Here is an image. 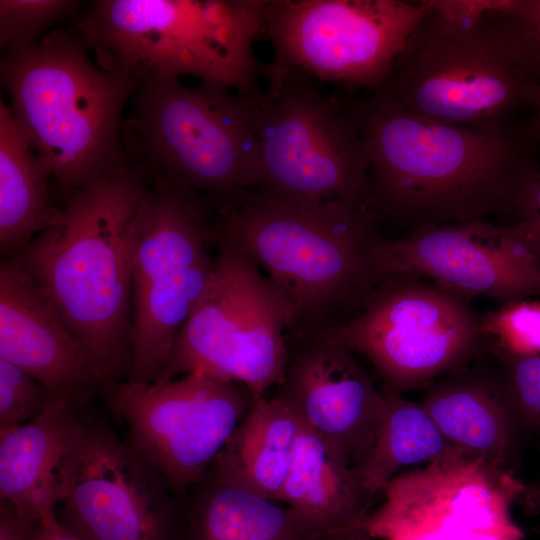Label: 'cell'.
<instances>
[{"label":"cell","instance_id":"d4e9b609","mask_svg":"<svg viewBox=\"0 0 540 540\" xmlns=\"http://www.w3.org/2000/svg\"><path fill=\"white\" fill-rule=\"evenodd\" d=\"M383 392L384 403L371 446L356 467L372 497L405 468L460 452L447 442L421 403L396 392Z\"/></svg>","mask_w":540,"mask_h":540},{"label":"cell","instance_id":"7a4b0ae2","mask_svg":"<svg viewBox=\"0 0 540 540\" xmlns=\"http://www.w3.org/2000/svg\"><path fill=\"white\" fill-rule=\"evenodd\" d=\"M146 191L128 167L69 191L57 221L5 256L45 295L104 386L132 367V230Z\"/></svg>","mask_w":540,"mask_h":540},{"label":"cell","instance_id":"1f68e13d","mask_svg":"<svg viewBox=\"0 0 540 540\" xmlns=\"http://www.w3.org/2000/svg\"><path fill=\"white\" fill-rule=\"evenodd\" d=\"M38 520L0 502V540H35Z\"/></svg>","mask_w":540,"mask_h":540},{"label":"cell","instance_id":"8fae6325","mask_svg":"<svg viewBox=\"0 0 540 540\" xmlns=\"http://www.w3.org/2000/svg\"><path fill=\"white\" fill-rule=\"evenodd\" d=\"M257 105V187L288 201L368 209L369 152L344 104L310 79L288 76L269 83Z\"/></svg>","mask_w":540,"mask_h":540},{"label":"cell","instance_id":"d590c367","mask_svg":"<svg viewBox=\"0 0 540 540\" xmlns=\"http://www.w3.org/2000/svg\"><path fill=\"white\" fill-rule=\"evenodd\" d=\"M531 501L540 506V477L530 493Z\"/></svg>","mask_w":540,"mask_h":540},{"label":"cell","instance_id":"cb8c5ba5","mask_svg":"<svg viewBox=\"0 0 540 540\" xmlns=\"http://www.w3.org/2000/svg\"><path fill=\"white\" fill-rule=\"evenodd\" d=\"M301 427L277 396L257 399L213 465L279 502Z\"/></svg>","mask_w":540,"mask_h":540},{"label":"cell","instance_id":"5b68a950","mask_svg":"<svg viewBox=\"0 0 540 540\" xmlns=\"http://www.w3.org/2000/svg\"><path fill=\"white\" fill-rule=\"evenodd\" d=\"M493 0H434L373 92L400 108L466 127L513 122L540 85L526 68Z\"/></svg>","mask_w":540,"mask_h":540},{"label":"cell","instance_id":"ac0fdd59","mask_svg":"<svg viewBox=\"0 0 540 540\" xmlns=\"http://www.w3.org/2000/svg\"><path fill=\"white\" fill-rule=\"evenodd\" d=\"M0 358L37 379L53 401L88 408L104 383L88 355L29 275L0 266Z\"/></svg>","mask_w":540,"mask_h":540},{"label":"cell","instance_id":"8992f818","mask_svg":"<svg viewBox=\"0 0 540 540\" xmlns=\"http://www.w3.org/2000/svg\"><path fill=\"white\" fill-rule=\"evenodd\" d=\"M270 0H99L75 30L103 69L139 83L194 76L260 98L254 44Z\"/></svg>","mask_w":540,"mask_h":540},{"label":"cell","instance_id":"484cf974","mask_svg":"<svg viewBox=\"0 0 540 540\" xmlns=\"http://www.w3.org/2000/svg\"><path fill=\"white\" fill-rule=\"evenodd\" d=\"M79 6L75 0H1L2 51L33 45L49 27L71 16Z\"/></svg>","mask_w":540,"mask_h":540},{"label":"cell","instance_id":"ba28073f","mask_svg":"<svg viewBox=\"0 0 540 540\" xmlns=\"http://www.w3.org/2000/svg\"><path fill=\"white\" fill-rule=\"evenodd\" d=\"M179 187H147L131 243L132 367L128 381L162 378L176 338L206 291L216 245L211 206Z\"/></svg>","mask_w":540,"mask_h":540},{"label":"cell","instance_id":"7402d4cb","mask_svg":"<svg viewBox=\"0 0 540 540\" xmlns=\"http://www.w3.org/2000/svg\"><path fill=\"white\" fill-rule=\"evenodd\" d=\"M421 404L452 447L505 470L520 423L509 392L453 379L434 386Z\"/></svg>","mask_w":540,"mask_h":540},{"label":"cell","instance_id":"44dd1931","mask_svg":"<svg viewBox=\"0 0 540 540\" xmlns=\"http://www.w3.org/2000/svg\"><path fill=\"white\" fill-rule=\"evenodd\" d=\"M372 496L335 447L302 423L279 502L330 530H367Z\"/></svg>","mask_w":540,"mask_h":540},{"label":"cell","instance_id":"5bb4252c","mask_svg":"<svg viewBox=\"0 0 540 540\" xmlns=\"http://www.w3.org/2000/svg\"><path fill=\"white\" fill-rule=\"evenodd\" d=\"M328 332L399 394L462 364L482 333L462 298L404 276L382 279L352 319Z\"/></svg>","mask_w":540,"mask_h":540},{"label":"cell","instance_id":"603a6c76","mask_svg":"<svg viewBox=\"0 0 540 540\" xmlns=\"http://www.w3.org/2000/svg\"><path fill=\"white\" fill-rule=\"evenodd\" d=\"M52 174L0 100V248L9 256L54 224L61 209L48 186Z\"/></svg>","mask_w":540,"mask_h":540},{"label":"cell","instance_id":"52a82bcc","mask_svg":"<svg viewBox=\"0 0 540 540\" xmlns=\"http://www.w3.org/2000/svg\"><path fill=\"white\" fill-rule=\"evenodd\" d=\"M258 99L209 82L142 81L122 124L127 167L147 187L184 188L221 206L260 184Z\"/></svg>","mask_w":540,"mask_h":540},{"label":"cell","instance_id":"836d02e7","mask_svg":"<svg viewBox=\"0 0 540 540\" xmlns=\"http://www.w3.org/2000/svg\"><path fill=\"white\" fill-rule=\"evenodd\" d=\"M371 539L365 530H340L329 531L317 535L309 540H369Z\"/></svg>","mask_w":540,"mask_h":540},{"label":"cell","instance_id":"e0dca14e","mask_svg":"<svg viewBox=\"0 0 540 540\" xmlns=\"http://www.w3.org/2000/svg\"><path fill=\"white\" fill-rule=\"evenodd\" d=\"M286 341L285 373L274 395L357 467L371 446L383 389L328 331L287 333Z\"/></svg>","mask_w":540,"mask_h":540},{"label":"cell","instance_id":"4fadbf2b","mask_svg":"<svg viewBox=\"0 0 540 540\" xmlns=\"http://www.w3.org/2000/svg\"><path fill=\"white\" fill-rule=\"evenodd\" d=\"M57 516L81 540H181L180 502L106 418L89 413L57 480Z\"/></svg>","mask_w":540,"mask_h":540},{"label":"cell","instance_id":"d6a6232c","mask_svg":"<svg viewBox=\"0 0 540 540\" xmlns=\"http://www.w3.org/2000/svg\"><path fill=\"white\" fill-rule=\"evenodd\" d=\"M35 540H81L68 530L58 519L57 509L38 520Z\"/></svg>","mask_w":540,"mask_h":540},{"label":"cell","instance_id":"2e32d148","mask_svg":"<svg viewBox=\"0 0 540 540\" xmlns=\"http://www.w3.org/2000/svg\"><path fill=\"white\" fill-rule=\"evenodd\" d=\"M376 266L381 280L390 276L429 279L462 299L485 296L505 305L540 295V259L508 224L476 220L384 238Z\"/></svg>","mask_w":540,"mask_h":540},{"label":"cell","instance_id":"9c48e42d","mask_svg":"<svg viewBox=\"0 0 540 540\" xmlns=\"http://www.w3.org/2000/svg\"><path fill=\"white\" fill-rule=\"evenodd\" d=\"M216 245L211 281L161 379L204 373L245 386L257 400L283 380L292 311L251 258L230 244Z\"/></svg>","mask_w":540,"mask_h":540},{"label":"cell","instance_id":"4dcf8cb0","mask_svg":"<svg viewBox=\"0 0 540 540\" xmlns=\"http://www.w3.org/2000/svg\"><path fill=\"white\" fill-rule=\"evenodd\" d=\"M508 225L522 244L540 259V167L526 183Z\"/></svg>","mask_w":540,"mask_h":540},{"label":"cell","instance_id":"6da1fadb","mask_svg":"<svg viewBox=\"0 0 540 540\" xmlns=\"http://www.w3.org/2000/svg\"><path fill=\"white\" fill-rule=\"evenodd\" d=\"M344 106L370 159L367 208L378 223L422 227L512 216L540 167L526 125L466 127L412 114L371 91Z\"/></svg>","mask_w":540,"mask_h":540},{"label":"cell","instance_id":"277c9868","mask_svg":"<svg viewBox=\"0 0 540 540\" xmlns=\"http://www.w3.org/2000/svg\"><path fill=\"white\" fill-rule=\"evenodd\" d=\"M75 28L3 51L10 111L63 194L127 167L124 109L140 83L101 68Z\"/></svg>","mask_w":540,"mask_h":540},{"label":"cell","instance_id":"ffe728a7","mask_svg":"<svg viewBox=\"0 0 540 540\" xmlns=\"http://www.w3.org/2000/svg\"><path fill=\"white\" fill-rule=\"evenodd\" d=\"M181 540H309L329 531L211 465L180 501Z\"/></svg>","mask_w":540,"mask_h":540},{"label":"cell","instance_id":"3957f363","mask_svg":"<svg viewBox=\"0 0 540 540\" xmlns=\"http://www.w3.org/2000/svg\"><path fill=\"white\" fill-rule=\"evenodd\" d=\"M378 224L364 207L288 201L254 187L218 207L214 231L216 242L263 268L288 301L287 333L305 334L344 325L379 285Z\"/></svg>","mask_w":540,"mask_h":540},{"label":"cell","instance_id":"30bf717a","mask_svg":"<svg viewBox=\"0 0 540 540\" xmlns=\"http://www.w3.org/2000/svg\"><path fill=\"white\" fill-rule=\"evenodd\" d=\"M434 0H270L265 35L272 83L288 76L376 89Z\"/></svg>","mask_w":540,"mask_h":540},{"label":"cell","instance_id":"7c38bea8","mask_svg":"<svg viewBox=\"0 0 540 540\" xmlns=\"http://www.w3.org/2000/svg\"><path fill=\"white\" fill-rule=\"evenodd\" d=\"M103 398L125 424L128 445L179 502L206 475L255 401L245 386L204 373L111 382Z\"/></svg>","mask_w":540,"mask_h":540},{"label":"cell","instance_id":"e575fe53","mask_svg":"<svg viewBox=\"0 0 540 540\" xmlns=\"http://www.w3.org/2000/svg\"><path fill=\"white\" fill-rule=\"evenodd\" d=\"M531 111L532 115L526 124V128L540 152V91Z\"/></svg>","mask_w":540,"mask_h":540},{"label":"cell","instance_id":"9a60e30c","mask_svg":"<svg viewBox=\"0 0 540 540\" xmlns=\"http://www.w3.org/2000/svg\"><path fill=\"white\" fill-rule=\"evenodd\" d=\"M515 490L505 470L456 452L396 475L367 532L381 540H518Z\"/></svg>","mask_w":540,"mask_h":540},{"label":"cell","instance_id":"83f0119b","mask_svg":"<svg viewBox=\"0 0 540 540\" xmlns=\"http://www.w3.org/2000/svg\"><path fill=\"white\" fill-rule=\"evenodd\" d=\"M480 327L511 355H540V302L525 299L505 304L480 321Z\"/></svg>","mask_w":540,"mask_h":540},{"label":"cell","instance_id":"4316f807","mask_svg":"<svg viewBox=\"0 0 540 540\" xmlns=\"http://www.w3.org/2000/svg\"><path fill=\"white\" fill-rule=\"evenodd\" d=\"M52 401L37 379L0 358V430L39 417Z\"/></svg>","mask_w":540,"mask_h":540},{"label":"cell","instance_id":"d6986e66","mask_svg":"<svg viewBox=\"0 0 540 540\" xmlns=\"http://www.w3.org/2000/svg\"><path fill=\"white\" fill-rule=\"evenodd\" d=\"M90 411L55 400L37 418L0 430V502L39 520L57 509V480Z\"/></svg>","mask_w":540,"mask_h":540},{"label":"cell","instance_id":"f1b7e54d","mask_svg":"<svg viewBox=\"0 0 540 540\" xmlns=\"http://www.w3.org/2000/svg\"><path fill=\"white\" fill-rule=\"evenodd\" d=\"M492 10L505 22L525 66L540 85V0H493Z\"/></svg>","mask_w":540,"mask_h":540},{"label":"cell","instance_id":"f546056e","mask_svg":"<svg viewBox=\"0 0 540 540\" xmlns=\"http://www.w3.org/2000/svg\"><path fill=\"white\" fill-rule=\"evenodd\" d=\"M508 392L519 422L540 431V355H511Z\"/></svg>","mask_w":540,"mask_h":540}]
</instances>
